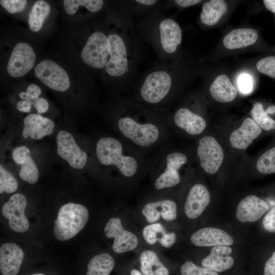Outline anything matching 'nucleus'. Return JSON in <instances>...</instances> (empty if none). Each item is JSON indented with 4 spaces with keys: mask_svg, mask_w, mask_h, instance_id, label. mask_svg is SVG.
Instances as JSON below:
<instances>
[{
    "mask_svg": "<svg viewBox=\"0 0 275 275\" xmlns=\"http://www.w3.org/2000/svg\"><path fill=\"white\" fill-rule=\"evenodd\" d=\"M190 241L195 245L200 247L230 246L234 243V239L230 234L215 227H205L199 229L191 235Z\"/></svg>",
    "mask_w": 275,
    "mask_h": 275,
    "instance_id": "dca6fc26",
    "label": "nucleus"
},
{
    "mask_svg": "<svg viewBox=\"0 0 275 275\" xmlns=\"http://www.w3.org/2000/svg\"><path fill=\"white\" fill-rule=\"evenodd\" d=\"M31 101L38 113H44L47 111L49 104L45 98L39 97Z\"/></svg>",
    "mask_w": 275,
    "mask_h": 275,
    "instance_id": "79ce46f5",
    "label": "nucleus"
},
{
    "mask_svg": "<svg viewBox=\"0 0 275 275\" xmlns=\"http://www.w3.org/2000/svg\"><path fill=\"white\" fill-rule=\"evenodd\" d=\"M33 103L31 101L23 100L18 101L17 103V109L22 112H30Z\"/></svg>",
    "mask_w": 275,
    "mask_h": 275,
    "instance_id": "c03bdc74",
    "label": "nucleus"
},
{
    "mask_svg": "<svg viewBox=\"0 0 275 275\" xmlns=\"http://www.w3.org/2000/svg\"><path fill=\"white\" fill-rule=\"evenodd\" d=\"M142 212L149 223L156 222L160 216L166 221H171L177 217V207L174 201L164 199L146 204Z\"/></svg>",
    "mask_w": 275,
    "mask_h": 275,
    "instance_id": "4be33fe9",
    "label": "nucleus"
},
{
    "mask_svg": "<svg viewBox=\"0 0 275 275\" xmlns=\"http://www.w3.org/2000/svg\"><path fill=\"white\" fill-rule=\"evenodd\" d=\"M160 42L168 53L175 52L182 41V33L179 25L171 18L162 20L159 24Z\"/></svg>",
    "mask_w": 275,
    "mask_h": 275,
    "instance_id": "412c9836",
    "label": "nucleus"
},
{
    "mask_svg": "<svg viewBox=\"0 0 275 275\" xmlns=\"http://www.w3.org/2000/svg\"><path fill=\"white\" fill-rule=\"evenodd\" d=\"M258 34L253 29L240 28L229 32L224 38L223 44L229 49L243 48L254 44Z\"/></svg>",
    "mask_w": 275,
    "mask_h": 275,
    "instance_id": "393cba45",
    "label": "nucleus"
},
{
    "mask_svg": "<svg viewBox=\"0 0 275 275\" xmlns=\"http://www.w3.org/2000/svg\"><path fill=\"white\" fill-rule=\"evenodd\" d=\"M262 132V129L251 118L243 120L239 128L230 134L231 146L236 149H245Z\"/></svg>",
    "mask_w": 275,
    "mask_h": 275,
    "instance_id": "5701e85b",
    "label": "nucleus"
},
{
    "mask_svg": "<svg viewBox=\"0 0 275 275\" xmlns=\"http://www.w3.org/2000/svg\"><path fill=\"white\" fill-rule=\"evenodd\" d=\"M174 121L177 127L192 135L201 134L206 127V121L202 117L185 107L176 112Z\"/></svg>",
    "mask_w": 275,
    "mask_h": 275,
    "instance_id": "b1692460",
    "label": "nucleus"
},
{
    "mask_svg": "<svg viewBox=\"0 0 275 275\" xmlns=\"http://www.w3.org/2000/svg\"><path fill=\"white\" fill-rule=\"evenodd\" d=\"M18 182L12 173L6 170L2 164L0 165V194L5 192L11 194L15 192L18 188Z\"/></svg>",
    "mask_w": 275,
    "mask_h": 275,
    "instance_id": "f704fd0d",
    "label": "nucleus"
},
{
    "mask_svg": "<svg viewBox=\"0 0 275 275\" xmlns=\"http://www.w3.org/2000/svg\"><path fill=\"white\" fill-rule=\"evenodd\" d=\"M115 260L107 253L93 257L87 265V275H109L115 266Z\"/></svg>",
    "mask_w": 275,
    "mask_h": 275,
    "instance_id": "c756f323",
    "label": "nucleus"
},
{
    "mask_svg": "<svg viewBox=\"0 0 275 275\" xmlns=\"http://www.w3.org/2000/svg\"><path fill=\"white\" fill-rule=\"evenodd\" d=\"M0 3L7 11L11 14L22 11L27 5L25 0H1Z\"/></svg>",
    "mask_w": 275,
    "mask_h": 275,
    "instance_id": "4c0bfd02",
    "label": "nucleus"
},
{
    "mask_svg": "<svg viewBox=\"0 0 275 275\" xmlns=\"http://www.w3.org/2000/svg\"><path fill=\"white\" fill-rule=\"evenodd\" d=\"M261 73L275 78V56H268L259 60L256 64Z\"/></svg>",
    "mask_w": 275,
    "mask_h": 275,
    "instance_id": "e433bc0d",
    "label": "nucleus"
},
{
    "mask_svg": "<svg viewBox=\"0 0 275 275\" xmlns=\"http://www.w3.org/2000/svg\"><path fill=\"white\" fill-rule=\"evenodd\" d=\"M237 85L239 90L243 93H250L253 88L252 77L248 74L243 73L237 79Z\"/></svg>",
    "mask_w": 275,
    "mask_h": 275,
    "instance_id": "58836bf2",
    "label": "nucleus"
},
{
    "mask_svg": "<svg viewBox=\"0 0 275 275\" xmlns=\"http://www.w3.org/2000/svg\"><path fill=\"white\" fill-rule=\"evenodd\" d=\"M251 115L252 119L262 129L269 131L275 129V121L264 110L261 103H256L253 105Z\"/></svg>",
    "mask_w": 275,
    "mask_h": 275,
    "instance_id": "473e14b6",
    "label": "nucleus"
},
{
    "mask_svg": "<svg viewBox=\"0 0 275 275\" xmlns=\"http://www.w3.org/2000/svg\"><path fill=\"white\" fill-rule=\"evenodd\" d=\"M143 236L149 244H154L157 241L164 248H170L176 241L174 232H166L164 227L160 223H155L146 226L143 231Z\"/></svg>",
    "mask_w": 275,
    "mask_h": 275,
    "instance_id": "bb28decb",
    "label": "nucleus"
},
{
    "mask_svg": "<svg viewBox=\"0 0 275 275\" xmlns=\"http://www.w3.org/2000/svg\"><path fill=\"white\" fill-rule=\"evenodd\" d=\"M233 252L230 246L217 245L212 248L209 254L202 261L203 267L216 272H221L232 267L234 261L230 255Z\"/></svg>",
    "mask_w": 275,
    "mask_h": 275,
    "instance_id": "aec40b11",
    "label": "nucleus"
},
{
    "mask_svg": "<svg viewBox=\"0 0 275 275\" xmlns=\"http://www.w3.org/2000/svg\"><path fill=\"white\" fill-rule=\"evenodd\" d=\"M54 124L50 119L41 115L30 114L23 119L22 134L24 139L30 136L38 140L52 133Z\"/></svg>",
    "mask_w": 275,
    "mask_h": 275,
    "instance_id": "f3484780",
    "label": "nucleus"
},
{
    "mask_svg": "<svg viewBox=\"0 0 275 275\" xmlns=\"http://www.w3.org/2000/svg\"><path fill=\"white\" fill-rule=\"evenodd\" d=\"M172 80L170 74L164 70L150 73L140 89L142 99L146 103L155 104L163 100L171 90Z\"/></svg>",
    "mask_w": 275,
    "mask_h": 275,
    "instance_id": "20e7f679",
    "label": "nucleus"
},
{
    "mask_svg": "<svg viewBox=\"0 0 275 275\" xmlns=\"http://www.w3.org/2000/svg\"><path fill=\"white\" fill-rule=\"evenodd\" d=\"M141 270L144 275H169L167 268L161 263L157 254L151 250L142 252L140 256Z\"/></svg>",
    "mask_w": 275,
    "mask_h": 275,
    "instance_id": "cd10ccee",
    "label": "nucleus"
},
{
    "mask_svg": "<svg viewBox=\"0 0 275 275\" xmlns=\"http://www.w3.org/2000/svg\"><path fill=\"white\" fill-rule=\"evenodd\" d=\"M210 194L203 184H196L189 190L184 205V213L190 219L200 216L210 202Z\"/></svg>",
    "mask_w": 275,
    "mask_h": 275,
    "instance_id": "2eb2a0df",
    "label": "nucleus"
},
{
    "mask_svg": "<svg viewBox=\"0 0 275 275\" xmlns=\"http://www.w3.org/2000/svg\"><path fill=\"white\" fill-rule=\"evenodd\" d=\"M103 5L101 0H64L63 6L66 12L69 15L75 14L80 5L84 6L91 12L100 10Z\"/></svg>",
    "mask_w": 275,
    "mask_h": 275,
    "instance_id": "2f4dec72",
    "label": "nucleus"
},
{
    "mask_svg": "<svg viewBox=\"0 0 275 275\" xmlns=\"http://www.w3.org/2000/svg\"><path fill=\"white\" fill-rule=\"evenodd\" d=\"M200 166L208 174H213L219 169L224 159L222 147L213 136L200 139L197 149Z\"/></svg>",
    "mask_w": 275,
    "mask_h": 275,
    "instance_id": "1a4fd4ad",
    "label": "nucleus"
},
{
    "mask_svg": "<svg viewBox=\"0 0 275 275\" xmlns=\"http://www.w3.org/2000/svg\"><path fill=\"white\" fill-rule=\"evenodd\" d=\"M209 91L215 100L223 103L233 101L237 95L235 87L226 74L219 75L215 78L210 85Z\"/></svg>",
    "mask_w": 275,
    "mask_h": 275,
    "instance_id": "a878e982",
    "label": "nucleus"
},
{
    "mask_svg": "<svg viewBox=\"0 0 275 275\" xmlns=\"http://www.w3.org/2000/svg\"><path fill=\"white\" fill-rule=\"evenodd\" d=\"M263 2L267 9L275 13V0H264Z\"/></svg>",
    "mask_w": 275,
    "mask_h": 275,
    "instance_id": "49530a36",
    "label": "nucleus"
},
{
    "mask_svg": "<svg viewBox=\"0 0 275 275\" xmlns=\"http://www.w3.org/2000/svg\"><path fill=\"white\" fill-rule=\"evenodd\" d=\"M96 155L104 166H114L126 177L134 176L139 167V161L133 156L125 152L123 146L113 137H103L97 142Z\"/></svg>",
    "mask_w": 275,
    "mask_h": 275,
    "instance_id": "f257e3e1",
    "label": "nucleus"
},
{
    "mask_svg": "<svg viewBox=\"0 0 275 275\" xmlns=\"http://www.w3.org/2000/svg\"><path fill=\"white\" fill-rule=\"evenodd\" d=\"M26 205L25 196L17 193L11 196L3 206V215L9 219V227L15 232H24L29 228V222L25 215Z\"/></svg>",
    "mask_w": 275,
    "mask_h": 275,
    "instance_id": "f8f14e48",
    "label": "nucleus"
},
{
    "mask_svg": "<svg viewBox=\"0 0 275 275\" xmlns=\"http://www.w3.org/2000/svg\"><path fill=\"white\" fill-rule=\"evenodd\" d=\"M182 275H218L217 272L200 267L190 261L184 262L180 267Z\"/></svg>",
    "mask_w": 275,
    "mask_h": 275,
    "instance_id": "c9c22d12",
    "label": "nucleus"
},
{
    "mask_svg": "<svg viewBox=\"0 0 275 275\" xmlns=\"http://www.w3.org/2000/svg\"><path fill=\"white\" fill-rule=\"evenodd\" d=\"M81 58L91 67H105L109 58L107 37L101 32L93 33L82 50Z\"/></svg>",
    "mask_w": 275,
    "mask_h": 275,
    "instance_id": "39448f33",
    "label": "nucleus"
},
{
    "mask_svg": "<svg viewBox=\"0 0 275 275\" xmlns=\"http://www.w3.org/2000/svg\"><path fill=\"white\" fill-rule=\"evenodd\" d=\"M268 114L275 112V106H271L265 111Z\"/></svg>",
    "mask_w": 275,
    "mask_h": 275,
    "instance_id": "8fccbe9b",
    "label": "nucleus"
},
{
    "mask_svg": "<svg viewBox=\"0 0 275 275\" xmlns=\"http://www.w3.org/2000/svg\"><path fill=\"white\" fill-rule=\"evenodd\" d=\"M200 0H176L175 2L179 6L187 7L194 6L201 2Z\"/></svg>",
    "mask_w": 275,
    "mask_h": 275,
    "instance_id": "a18cd8bd",
    "label": "nucleus"
},
{
    "mask_svg": "<svg viewBox=\"0 0 275 275\" xmlns=\"http://www.w3.org/2000/svg\"><path fill=\"white\" fill-rule=\"evenodd\" d=\"M227 9V4L224 1H209L202 6L200 14L201 20L207 25H213L219 20Z\"/></svg>",
    "mask_w": 275,
    "mask_h": 275,
    "instance_id": "c85d7f7f",
    "label": "nucleus"
},
{
    "mask_svg": "<svg viewBox=\"0 0 275 275\" xmlns=\"http://www.w3.org/2000/svg\"><path fill=\"white\" fill-rule=\"evenodd\" d=\"M262 225L267 231L275 233V207L271 208L264 216Z\"/></svg>",
    "mask_w": 275,
    "mask_h": 275,
    "instance_id": "a19ab883",
    "label": "nucleus"
},
{
    "mask_svg": "<svg viewBox=\"0 0 275 275\" xmlns=\"http://www.w3.org/2000/svg\"><path fill=\"white\" fill-rule=\"evenodd\" d=\"M269 209L267 203L250 195L242 199L236 208V217L242 223H253L259 219Z\"/></svg>",
    "mask_w": 275,
    "mask_h": 275,
    "instance_id": "4468645a",
    "label": "nucleus"
},
{
    "mask_svg": "<svg viewBox=\"0 0 275 275\" xmlns=\"http://www.w3.org/2000/svg\"><path fill=\"white\" fill-rule=\"evenodd\" d=\"M88 218V210L84 205L74 203L63 205L59 210L55 222V237L59 241L73 238L85 227Z\"/></svg>",
    "mask_w": 275,
    "mask_h": 275,
    "instance_id": "7ed1b4c3",
    "label": "nucleus"
},
{
    "mask_svg": "<svg viewBox=\"0 0 275 275\" xmlns=\"http://www.w3.org/2000/svg\"><path fill=\"white\" fill-rule=\"evenodd\" d=\"M31 275H45V274H42V273H35V274H33Z\"/></svg>",
    "mask_w": 275,
    "mask_h": 275,
    "instance_id": "3c124183",
    "label": "nucleus"
},
{
    "mask_svg": "<svg viewBox=\"0 0 275 275\" xmlns=\"http://www.w3.org/2000/svg\"><path fill=\"white\" fill-rule=\"evenodd\" d=\"M256 168L262 174L275 173V147L267 150L259 157Z\"/></svg>",
    "mask_w": 275,
    "mask_h": 275,
    "instance_id": "72a5a7b5",
    "label": "nucleus"
},
{
    "mask_svg": "<svg viewBox=\"0 0 275 275\" xmlns=\"http://www.w3.org/2000/svg\"><path fill=\"white\" fill-rule=\"evenodd\" d=\"M118 129L127 140L142 148H149L161 138V131L159 126L152 122H144L124 115L117 123Z\"/></svg>",
    "mask_w": 275,
    "mask_h": 275,
    "instance_id": "f03ea898",
    "label": "nucleus"
},
{
    "mask_svg": "<svg viewBox=\"0 0 275 275\" xmlns=\"http://www.w3.org/2000/svg\"><path fill=\"white\" fill-rule=\"evenodd\" d=\"M187 161V156L181 152H172L166 155L163 169L154 183L155 188L162 189L178 184L180 182L179 171Z\"/></svg>",
    "mask_w": 275,
    "mask_h": 275,
    "instance_id": "9d476101",
    "label": "nucleus"
},
{
    "mask_svg": "<svg viewBox=\"0 0 275 275\" xmlns=\"http://www.w3.org/2000/svg\"><path fill=\"white\" fill-rule=\"evenodd\" d=\"M264 275H275V251L265 264Z\"/></svg>",
    "mask_w": 275,
    "mask_h": 275,
    "instance_id": "37998d69",
    "label": "nucleus"
},
{
    "mask_svg": "<svg viewBox=\"0 0 275 275\" xmlns=\"http://www.w3.org/2000/svg\"><path fill=\"white\" fill-rule=\"evenodd\" d=\"M36 76L49 88L65 92L70 87V81L66 71L55 62L43 60L35 68Z\"/></svg>",
    "mask_w": 275,
    "mask_h": 275,
    "instance_id": "423d86ee",
    "label": "nucleus"
},
{
    "mask_svg": "<svg viewBox=\"0 0 275 275\" xmlns=\"http://www.w3.org/2000/svg\"><path fill=\"white\" fill-rule=\"evenodd\" d=\"M41 93V90L39 86L32 84L27 87L25 92H20L19 96L22 99L32 101L34 99L39 97Z\"/></svg>",
    "mask_w": 275,
    "mask_h": 275,
    "instance_id": "ea45409f",
    "label": "nucleus"
},
{
    "mask_svg": "<svg viewBox=\"0 0 275 275\" xmlns=\"http://www.w3.org/2000/svg\"><path fill=\"white\" fill-rule=\"evenodd\" d=\"M109 58L105 71L109 75L119 77L128 71V59L126 43L123 38L117 34H111L107 37Z\"/></svg>",
    "mask_w": 275,
    "mask_h": 275,
    "instance_id": "0eeeda50",
    "label": "nucleus"
},
{
    "mask_svg": "<svg viewBox=\"0 0 275 275\" xmlns=\"http://www.w3.org/2000/svg\"><path fill=\"white\" fill-rule=\"evenodd\" d=\"M35 62L36 55L33 48L26 43L19 42L13 48L7 70L11 76L20 77L34 67Z\"/></svg>",
    "mask_w": 275,
    "mask_h": 275,
    "instance_id": "9b49d317",
    "label": "nucleus"
},
{
    "mask_svg": "<svg viewBox=\"0 0 275 275\" xmlns=\"http://www.w3.org/2000/svg\"><path fill=\"white\" fill-rule=\"evenodd\" d=\"M130 275H143V274L139 270L134 269L131 271Z\"/></svg>",
    "mask_w": 275,
    "mask_h": 275,
    "instance_id": "09e8293b",
    "label": "nucleus"
},
{
    "mask_svg": "<svg viewBox=\"0 0 275 275\" xmlns=\"http://www.w3.org/2000/svg\"><path fill=\"white\" fill-rule=\"evenodd\" d=\"M104 231L107 238L114 239L112 248L116 253L122 254L133 251L138 245V237L123 228L121 219L119 218H110Z\"/></svg>",
    "mask_w": 275,
    "mask_h": 275,
    "instance_id": "ddd939ff",
    "label": "nucleus"
},
{
    "mask_svg": "<svg viewBox=\"0 0 275 275\" xmlns=\"http://www.w3.org/2000/svg\"><path fill=\"white\" fill-rule=\"evenodd\" d=\"M57 153L72 168L82 169L87 161V154L76 144L73 135L65 130H60L56 136Z\"/></svg>",
    "mask_w": 275,
    "mask_h": 275,
    "instance_id": "6e6552de",
    "label": "nucleus"
},
{
    "mask_svg": "<svg viewBox=\"0 0 275 275\" xmlns=\"http://www.w3.org/2000/svg\"><path fill=\"white\" fill-rule=\"evenodd\" d=\"M137 3L146 6H152L155 4L157 1L154 0H137L135 1Z\"/></svg>",
    "mask_w": 275,
    "mask_h": 275,
    "instance_id": "de8ad7c7",
    "label": "nucleus"
},
{
    "mask_svg": "<svg viewBox=\"0 0 275 275\" xmlns=\"http://www.w3.org/2000/svg\"><path fill=\"white\" fill-rule=\"evenodd\" d=\"M50 10V5L46 1L40 0L35 2L29 14L28 22L30 29L35 32L39 31Z\"/></svg>",
    "mask_w": 275,
    "mask_h": 275,
    "instance_id": "7c9ffc66",
    "label": "nucleus"
},
{
    "mask_svg": "<svg viewBox=\"0 0 275 275\" xmlns=\"http://www.w3.org/2000/svg\"><path fill=\"white\" fill-rule=\"evenodd\" d=\"M12 158L15 162L21 166L19 173L20 178L30 184L36 183L39 172L30 149L25 146L16 147L13 150Z\"/></svg>",
    "mask_w": 275,
    "mask_h": 275,
    "instance_id": "6ab92c4d",
    "label": "nucleus"
},
{
    "mask_svg": "<svg viewBox=\"0 0 275 275\" xmlns=\"http://www.w3.org/2000/svg\"><path fill=\"white\" fill-rule=\"evenodd\" d=\"M24 257L22 250L16 244L6 243L0 248V270L3 275H16Z\"/></svg>",
    "mask_w": 275,
    "mask_h": 275,
    "instance_id": "a211bd4d",
    "label": "nucleus"
}]
</instances>
